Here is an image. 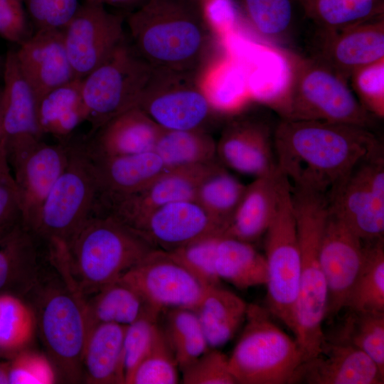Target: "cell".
<instances>
[{
    "label": "cell",
    "mask_w": 384,
    "mask_h": 384,
    "mask_svg": "<svg viewBox=\"0 0 384 384\" xmlns=\"http://www.w3.org/2000/svg\"><path fill=\"white\" fill-rule=\"evenodd\" d=\"M277 167L292 188L327 195L360 164L381 154L371 129L314 120L279 119L274 129Z\"/></svg>",
    "instance_id": "cell-1"
},
{
    "label": "cell",
    "mask_w": 384,
    "mask_h": 384,
    "mask_svg": "<svg viewBox=\"0 0 384 384\" xmlns=\"http://www.w3.org/2000/svg\"><path fill=\"white\" fill-rule=\"evenodd\" d=\"M125 23L132 47L154 68L198 74L209 62L212 31L198 0H148Z\"/></svg>",
    "instance_id": "cell-2"
},
{
    "label": "cell",
    "mask_w": 384,
    "mask_h": 384,
    "mask_svg": "<svg viewBox=\"0 0 384 384\" xmlns=\"http://www.w3.org/2000/svg\"><path fill=\"white\" fill-rule=\"evenodd\" d=\"M55 260L85 296L118 280L155 249L114 218L92 213L69 240L50 245Z\"/></svg>",
    "instance_id": "cell-3"
},
{
    "label": "cell",
    "mask_w": 384,
    "mask_h": 384,
    "mask_svg": "<svg viewBox=\"0 0 384 384\" xmlns=\"http://www.w3.org/2000/svg\"><path fill=\"white\" fill-rule=\"evenodd\" d=\"M287 76L267 102L280 119L314 120L371 129L376 117L358 101L348 82L300 53H286Z\"/></svg>",
    "instance_id": "cell-4"
},
{
    "label": "cell",
    "mask_w": 384,
    "mask_h": 384,
    "mask_svg": "<svg viewBox=\"0 0 384 384\" xmlns=\"http://www.w3.org/2000/svg\"><path fill=\"white\" fill-rule=\"evenodd\" d=\"M292 196L301 254L292 332L305 361L319 353L325 339L322 324L326 316L327 287L319 251L329 209L324 193L292 188Z\"/></svg>",
    "instance_id": "cell-5"
},
{
    "label": "cell",
    "mask_w": 384,
    "mask_h": 384,
    "mask_svg": "<svg viewBox=\"0 0 384 384\" xmlns=\"http://www.w3.org/2000/svg\"><path fill=\"white\" fill-rule=\"evenodd\" d=\"M52 266L30 294L37 331L59 379L82 382V358L88 334L85 296L63 271Z\"/></svg>",
    "instance_id": "cell-6"
},
{
    "label": "cell",
    "mask_w": 384,
    "mask_h": 384,
    "mask_svg": "<svg viewBox=\"0 0 384 384\" xmlns=\"http://www.w3.org/2000/svg\"><path fill=\"white\" fill-rule=\"evenodd\" d=\"M245 326L231 355L229 368L238 384H287L304 361L292 339L266 308L248 304Z\"/></svg>",
    "instance_id": "cell-7"
},
{
    "label": "cell",
    "mask_w": 384,
    "mask_h": 384,
    "mask_svg": "<svg viewBox=\"0 0 384 384\" xmlns=\"http://www.w3.org/2000/svg\"><path fill=\"white\" fill-rule=\"evenodd\" d=\"M152 67L127 38L82 79V96L91 134L117 115L137 106Z\"/></svg>",
    "instance_id": "cell-8"
},
{
    "label": "cell",
    "mask_w": 384,
    "mask_h": 384,
    "mask_svg": "<svg viewBox=\"0 0 384 384\" xmlns=\"http://www.w3.org/2000/svg\"><path fill=\"white\" fill-rule=\"evenodd\" d=\"M265 235L267 270L266 309L293 331L301 254L292 186L286 177L280 190L276 213Z\"/></svg>",
    "instance_id": "cell-9"
},
{
    "label": "cell",
    "mask_w": 384,
    "mask_h": 384,
    "mask_svg": "<svg viewBox=\"0 0 384 384\" xmlns=\"http://www.w3.org/2000/svg\"><path fill=\"white\" fill-rule=\"evenodd\" d=\"M68 142V164L29 229L46 242L66 243L92 214L96 201L97 187L89 160L78 142Z\"/></svg>",
    "instance_id": "cell-10"
},
{
    "label": "cell",
    "mask_w": 384,
    "mask_h": 384,
    "mask_svg": "<svg viewBox=\"0 0 384 384\" xmlns=\"http://www.w3.org/2000/svg\"><path fill=\"white\" fill-rule=\"evenodd\" d=\"M137 107L166 130L207 131L217 113L198 74L163 68H152Z\"/></svg>",
    "instance_id": "cell-11"
},
{
    "label": "cell",
    "mask_w": 384,
    "mask_h": 384,
    "mask_svg": "<svg viewBox=\"0 0 384 384\" xmlns=\"http://www.w3.org/2000/svg\"><path fill=\"white\" fill-rule=\"evenodd\" d=\"M326 196L329 212L364 242L383 238L384 160L382 154L360 164Z\"/></svg>",
    "instance_id": "cell-12"
},
{
    "label": "cell",
    "mask_w": 384,
    "mask_h": 384,
    "mask_svg": "<svg viewBox=\"0 0 384 384\" xmlns=\"http://www.w3.org/2000/svg\"><path fill=\"white\" fill-rule=\"evenodd\" d=\"M68 141L49 144L28 137L6 147L15 181L23 225L30 229L51 188L68 161Z\"/></svg>",
    "instance_id": "cell-13"
},
{
    "label": "cell",
    "mask_w": 384,
    "mask_h": 384,
    "mask_svg": "<svg viewBox=\"0 0 384 384\" xmlns=\"http://www.w3.org/2000/svg\"><path fill=\"white\" fill-rule=\"evenodd\" d=\"M297 53L327 67L348 82L357 70L383 60V15L337 31L309 28Z\"/></svg>",
    "instance_id": "cell-14"
},
{
    "label": "cell",
    "mask_w": 384,
    "mask_h": 384,
    "mask_svg": "<svg viewBox=\"0 0 384 384\" xmlns=\"http://www.w3.org/2000/svg\"><path fill=\"white\" fill-rule=\"evenodd\" d=\"M159 314L173 308L194 309L206 287L165 250L154 249L119 279Z\"/></svg>",
    "instance_id": "cell-15"
},
{
    "label": "cell",
    "mask_w": 384,
    "mask_h": 384,
    "mask_svg": "<svg viewBox=\"0 0 384 384\" xmlns=\"http://www.w3.org/2000/svg\"><path fill=\"white\" fill-rule=\"evenodd\" d=\"M126 14L108 11L100 4L85 1L63 30L68 57L75 78L83 79L127 38Z\"/></svg>",
    "instance_id": "cell-16"
},
{
    "label": "cell",
    "mask_w": 384,
    "mask_h": 384,
    "mask_svg": "<svg viewBox=\"0 0 384 384\" xmlns=\"http://www.w3.org/2000/svg\"><path fill=\"white\" fill-rule=\"evenodd\" d=\"M219 164L215 161L170 168L139 192L114 198H97L94 213L110 215L129 228L166 204L195 201L200 184Z\"/></svg>",
    "instance_id": "cell-17"
},
{
    "label": "cell",
    "mask_w": 384,
    "mask_h": 384,
    "mask_svg": "<svg viewBox=\"0 0 384 384\" xmlns=\"http://www.w3.org/2000/svg\"><path fill=\"white\" fill-rule=\"evenodd\" d=\"M364 250V242L329 212L319 251L327 287L325 319L346 307L363 262Z\"/></svg>",
    "instance_id": "cell-18"
},
{
    "label": "cell",
    "mask_w": 384,
    "mask_h": 384,
    "mask_svg": "<svg viewBox=\"0 0 384 384\" xmlns=\"http://www.w3.org/2000/svg\"><path fill=\"white\" fill-rule=\"evenodd\" d=\"M155 249L172 251L207 235L224 233L196 201L166 204L129 228Z\"/></svg>",
    "instance_id": "cell-19"
},
{
    "label": "cell",
    "mask_w": 384,
    "mask_h": 384,
    "mask_svg": "<svg viewBox=\"0 0 384 384\" xmlns=\"http://www.w3.org/2000/svg\"><path fill=\"white\" fill-rule=\"evenodd\" d=\"M274 127L264 120L237 116L223 130L217 142V156L238 172L255 178L268 174L277 167Z\"/></svg>",
    "instance_id": "cell-20"
},
{
    "label": "cell",
    "mask_w": 384,
    "mask_h": 384,
    "mask_svg": "<svg viewBox=\"0 0 384 384\" xmlns=\"http://www.w3.org/2000/svg\"><path fill=\"white\" fill-rule=\"evenodd\" d=\"M384 373L365 353L353 346L324 339L319 353L302 362L290 383L383 384Z\"/></svg>",
    "instance_id": "cell-21"
},
{
    "label": "cell",
    "mask_w": 384,
    "mask_h": 384,
    "mask_svg": "<svg viewBox=\"0 0 384 384\" xmlns=\"http://www.w3.org/2000/svg\"><path fill=\"white\" fill-rule=\"evenodd\" d=\"M20 71L36 103L52 90L75 79L63 29L36 31L16 50Z\"/></svg>",
    "instance_id": "cell-22"
},
{
    "label": "cell",
    "mask_w": 384,
    "mask_h": 384,
    "mask_svg": "<svg viewBox=\"0 0 384 384\" xmlns=\"http://www.w3.org/2000/svg\"><path fill=\"white\" fill-rule=\"evenodd\" d=\"M161 129L139 107L112 118L79 142L92 158L118 156L153 151Z\"/></svg>",
    "instance_id": "cell-23"
},
{
    "label": "cell",
    "mask_w": 384,
    "mask_h": 384,
    "mask_svg": "<svg viewBox=\"0 0 384 384\" xmlns=\"http://www.w3.org/2000/svg\"><path fill=\"white\" fill-rule=\"evenodd\" d=\"M262 38L298 51L309 28L301 0H231Z\"/></svg>",
    "instance_id": "cell-24"
},
{
    "label": "cell",
    "mask_w": 384,
    "mask_h": 384,
    "mask_svg": "<svg viewBox=\"0 0 384 384\" xmlns=\"http://www.w3.org/2000/svg\"><path fill=\"white\" fill-rule=\"evenodd\" d=\"M39 240L21 223L0 240V294L28 297L43 279Z\"/></svg>",
    "instance_id": "cell-25"
},
{
    "label": "cell",
    "mask_w": 384,
    "mask_h": 384,
    "mask_svg": "<svg viewBox=\"0 0 384 384\" xmlns=\"http://www.w3.org/2000/svg\"><path fill=\"white\" fill-rule=\"evenodd\" d=\"M86 157L97 183V198H114L139 192L169 169L154 151L118 156Z\"/></svg>",
    "instance_id": "cell-26"
},
{
    "label": "cell",
    "mask_w": 384,
    "mask_h": 384,
    "mask_svg": "<svg viewBox=\"0 0 384 384\" xmlns=\"http://www.w3.org/2000/svg\"><path fill=\"white\" fill-rule=\"evenodd\" d=\"M284 179L276 167L246 185L224 235L250 243L264 235L276 213Z\"/></svg>",
    "instance_id": "cell-27"
},
{
    "label": "cell",
    "mask_w": 384,
    "mask_h": 384,
    "mask_svg": "<svg viewBox=\"0 0 384 384\" xmlns=\"http://www.w3.org/2000/svg\"><path fill=\"white\" fill-rule=\"evenodd\" d=\"M1 119L6 146L28 137L43 138L34 94L23 77L16 50H9L4 62Z\"/></svg>",
    "instance_id": "cell-28"
},
{
    "label": "cell",
    "mask_w": 384,
    "mask_h": 384,
    "mask_svg": "<svg viewBox=\"0 0 384 384\" xmlns=\"http://www.w3.org/2000/svg\"><path fill=\"white\" fill-rule=\"evenodd\" d=\"M127 326L99 324L87 334L82 358V382L125 384L124 336Z\"/></svg>",
    "instance_id": "cell-29"
},
{
    "label": "cell",
    "mask_w": 384,
    "mask_h": 384,
    "mask_svg": "<svg viewBox=\"0 0 384 384\" xmlns=\"http://www.w3.org/2000/svg\"><path fill=\"white\" fill-rule=\"evenodd\" d=\"M85 307L88 331L99 324L127 326L144 317L158 319L160 314L120 279L86 296Z\"/></svg>",
    "instance_id": "cell-30"
},
{
    "label": "cell",
    "mask_w": 384,
    "mask_h": 384,
    "mask_svg": "<svg viewBox=\"0 0 384 384\" xmlns=\"http://www.w3.org/2000/svg\"><path fill=\"white\" fill-rule=\"evenodd\" d=\"M248 304L220 284L208 286L193 309L208 346L218 348L234 336L245 321Z\"/></svg>",
    "instance_id": "cell-31"
},
{
    "label": "cell",
    "mask_w": 384,
    "mask_h": 384,
    "mask_svg": "<svg viewBox=\"0 0 384 384\" xmlns=\"http://www.w3.org/2000/svg\"><path fill=\"white\" fill-rule=\"evenodd\" d=\"M37 117L43 134H50L65 142L86 121L82 96V79L75 78L45 95L37 105Z\"/></svg>",
    "instance_id": "cell-32"
},
{
    "label": "cell",
    "mask_w": 384,
    "mask_h": 384,
    "mask_svg": "<svg viewBox=\"0 0 384 384\" xmlns=\"http://www.w3.org/2000/svg\"><path fill=\"white\" fill-rule=\"evenodd\" d=\"M215 265L219 279L238 289H247L266 284L267 270L265 257L250 242L223 233L217 245Z\"/></svg>",
    "instance_id": "cell-33"
},
{
    "label": "cell",
    "mask_w": 384,
    "mask_h": 384,
    "mask_svg": "<svg viewBox=\"0 0 384 384\" xmlns=\"http://www.w3.org/2000/svg\"><path fill=\"white\" fill-rule=\"evenodd\" d=\"M310 27L344 29L383 15V0H301Z\"/></svg>",
    "instance_id": "cell-34"
},
{
    "label": "cell",
    "mask_w": 384,
    "mask_h": 384,
    "mask_svg": "<svg viewBox=\"0 0 384 384\" xmlns=\"http://www.w3.org/2000/svg\"><path fill=\"white\" fill-rule=\"evenodd\" d=\"M365 243L363 262L346 307L357 313L384 314L383 238Z\"/></svg>",
    "instance_id": "cell-35"
},
{
    "label": "cell",
    "mask_w": 384,
    "mask_h": 384,
    "mask_svg": "<svg viewBox=\"0 0 384 384\" xmlns=\"http://www.w3.org/2000/svg\"><path fill=\"white\" fill-rule=\"evenodd\" d=\"M153 151L170 169L216 161L217 143L204 130L162 129Z\"/></svg>",
    "instance_id": "cell-36"
},
{
    "label": "cell",
    "mask_w": 384,
    "mask_h": 384,
    "mask_svg": "<svg viewBox=\"0 0 384 384\" xmlns=\"http://www.w3.org/2000/svg\"><path fill=\"white\" fill-rule=\"evenodd\" d=\"M36 332V316L31 303L16 294H0V352L5 358L31 347Z\"/></svg>",
    "instance_id": "cell-37"
},
{
    "label": "cell",
    "mask_w": 384,
    "mask_h": 384,
    "mask_svg": "<svg viewBox=\"0 0 384 384\" xmlns=\"http://www.w3.org/2000/svg\"><path fill=\"white\" fill-rule=\"evenodd\" d=\"M246 185L219 164L200 184L195 201L223 228L231 220Z\"/></svg>",
    "instance_id": "cell-38"
},
{
    "label": "cell",
    "mask_w": 384,
    "mask_h": 384,
    "mask_svg": "<svg viewBox=\"0 0 384 384\" xmlns=\"http://www.w3.org/2000/svg\"><path fill=\"white\" fill-rule=\"evenodd\" d=\"M166 312L161 327L179 370L188 366L210 348L196 312L187 308H173Z\"/></svg>",
    "instance_id": "cell-39"
},
{
    "label": "cell",
    "mask_w": 384,
    "mask_h": 384,
    "mask_svg": "<svg viewBox=\"0 0 384 384\" xmlns=\"http://www.w3.org/2000/svg\"><path fill=\"white\" fill-rule=\"evenodd\" d=\"M336 341L365 353L384 373V314L351 311Z\"/></svg>",
    "instance_id": "cell-40"
},
{
    "label": "cell",
    "mask_w": 384,
    "mask_h": 384,
    "mask_svg": "<svg viewBox=\"0 0 384 384\" xmlns=\"http://www.w3.org/2000/svg\"><path fill=\"white\" fill-rule=\"evenodd\" d=\"M178 370L173 351L160 326L150 351L126 384H176L179 381Z\"/></svg>",
    "instance_id": "cell-41"
},
{
    "label": "cell",
    "mask_w": 384,
    "mask_h": 384,
    "mask_svg": "<svg viewBox=\"0 0 384 384\" xmlns=\"http://www.w3.org/2000/svg\"><path fill=\"white\" fill-rule=\"evenodd\" d=\"M223 234L207 235L169 252L206 286L219 284L215 260L217 245Z\"/></svg>",
    "instance_id": "cell-42"
},
{
    "label": "cell",
    "mask_w": 384,
    "mask_h": 384,
    "mask_svg": "<svg viewBox=\"0 0 384 384\" xmlns=\"http://www.w3.org/2000/svg\"><path fill=\"white\" fill-rule=\"evenodd\" d=\"M9 359V384H53L59 380L57 370L46 353L30 347Z\"/></svg>",
    "instance_id": "cell-43"
},
{
    "label": "cell",
    "mask_w": 384,
    "mask_h": 384,
    "mask_svg": "<svg viewBox=\"0 0 384 384\" xmlns=\"http://www.w3.org/2000/svg\"><path fill=\"white\" fill-rule=\"evenodd\" d=\"M361 104L377 118L384 116V60L361 68L350 79Z\"/></svg>",
    "instance_id": "cell-44"
},
{
    "label": "cell",
    "mask_w": 384,
    "mask_h": 384,
    "mask_svg": "<svg viewBox=\"0 0 384 384\" xmlns=\"http://www.w3.org/2000/svg\"><path fill=\"white\" fill-rule=\"evenodd\" d=\"M181 371L184 384H237L228 356L217 348H210Z\"/></svg>",
    "instance_id": "cell-45"
},
{
    "label": "cell",
    "mask_w": 384,
    "mask_h": 384,
    "mask_svg": "<svg viewBox=\"0 0 384 384\" xmlns=\"http://www.w3.org/2000/svg\"><path fill=\"white\" fill-rule=\"evenodd\" d=\"M160 329L158 319L144 317L127 325L124 336L125 384L150 351Z\"/></svg>",
    "instance_id": "cell-46"
},
{
    "label": "cell",
    "mask_w": 384,
    "mask_h": 384,
    "mask_svg": "<svg viewBox=\"0 0 384 384\" xmlns=\"http://www.w3.org/2000/svg\"><path fill=\"white\" fill-rule=\"evenodd\" d=\"M36 30L63 29L77 11L78 0H22Z\"/></svg>",
    "instance_id": "cell-47"
},
{
    "label": "cell",
    "mask_w": 384,
    "mask_h": 384,
    "mask_svg": "<svg viewBox=\"0 0 384 384\" xmlns=\"http://www.w3.org/2000/svg\"><path fill=\"white\" fill-rule=\"evenodd\" d=\"M31 35L22 0H0V36L20 45Z\"/></svg>",
    "instance_id": "cell-48"
},
{
    "label": "cell",
    "mask_w": 384,
    "mask_h": 384,
    "mask_svg": "<svg viewBox=\"0 0 384 384\" xmlns=\"http://www.w3.org/2000/svg\"><path fill=\"white\" fill-rule=\"evenodd\" d=\"M22 223L17 191L0 179V228L11 229Z\"/></svg>",
    "instance_id": "cell-49"
},
{
    "label": "cell",
    "mask_w": 384,
    "mask_h": 384,
    "mask_svg": "<svg viewBox=\"0 0 384 384\" xmlns=\"http://www.w3.org/2000/svg\"><path fill=\"white\" fill-rule=\"evenodd\" d=\"M1 96L2 88H0V179L16 189L7 158L6 139L1 119Z\"/></svg>",
    "instance_id": "cell-50"
},
{
    "label": "cell",
    "mask_w": 384,
    "mask_h": 384,
    "mask_svg": "<svg viewBox=\"0 0 384 384\" xmlns=\"http://www.w3.org/2000/svg\"><path fill=\"white\" fill-rule=\"evenodd\" d=\"M87 2L109 5L123 10L126 14L142 6L148 0H84Z\"/></svg>",
    "instance_id": "cell-51"
},
{
    "label": "cell",
    "mask_w": 384,
    "mask_h": 384,
    "mask_svg": "<svg viewBox=\"0 0 384 384\" xmlns=\"http://www.w3.org/2000/svg\"><path fill=\"white\" fill-rule=\"evenodd\" d=\"M9 359H0V384H9Z\"/></svg>",
    "instance_id": "cell-52"
},
{
    "label": "cell",
    "mask_w": 384,
    "mask_h": 384,
    "mask_svg": "<svg viewBox=\"0 0 384 384\" xmlns=\"http://www.w3.org/2000/svg\"><path fill=\"white\" fill-rule=\"evenodd\" d=\"M12 229V228H11ZM0 228V240L11 230Z\"/></svg>",
    "instance_id": "cell-53"
},
{
    "label": "cell",
    "mask_w": 384,
    "mask_h": 384,
    "mask_svg": "<svg viewBox=\"0 0 384 384\" xmlns=\"http://www.w3.org/2000/svg\"><path fill=\"white\" fill-rule=\"evenodd\" d=\"M3 67H4V63H3V65L1 64V59H0V74H1V71L3 72Z\"/></svg>",
    "instance_id": "cell-54"
},
{
    "label": "cell",
    "mask_w": 384,
    "mask_h": 384,
    "mask_svg": "<svg viewBox=\"0 0 384 384\" xmlns=\"http://www.w3.org/2000/svg\"><path fill=\"white\" fill-rule=\"evenodd\" d=\"M1 358H5V357L4 356V355L0 352V359Z\"/></svg>",
    "instance_id": "cell-55"
}]
</instances>
